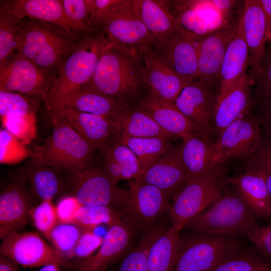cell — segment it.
I'll return each mask as SVG.
<instances>
[{
	"mask_svg": "<svg viewBox=\"0 0 271 271\" xmlns=\"http://www.w3.org/2000/svg\"><path fill=\"white\" fill-rule=\"evenodd\" d=\"M145 86V69L139 52L110 44L103 52L92 77L80 89L130 104Z\"/></svg>",
	"mask_w": 271,
	"mask_h": 271,
	"instance_id": "1",
	"label": "cell"
},
{
	"mask_svg": "<svg viewBox=\"0 0 271 271\" xmlns=\"http://www.w3.org/2000/svg\"><path fill=\"white\" fill-rule=\"evenodd\" d=\"M82 37L70 34L57 25L26 18L16 52L57 78Z\"/></svg>",
	"mask_w": 271,
	"mask_h": 271,
	"instance_id": "2",
	"label": "cell"
},
{
	"mask_svg": "<svg viewBox=\"0 0 271 271\" xmlns=\"http://www.w3.org/2000/svg\"><path fill=\"white\" fill-rule=\"evenodd\" d=\"M53 131L32 150L29 164L45 166L73 174L90 164L94 149L61 117L49 111Z\"/></svg>",
	"mask_w": 271,
	"mask_h": 271,
	"instance_id": "3",
	"label": "cell"
},
{
	"mask_svg": "<svg viewBox=\"0 0 271 271\" xmlns=\"http://www.w3.org/2000/svg\"><path fill=\"white\" fill-rule=\"evenodd\" d=\"M257 216L234 189L221 194L185 225L194 233L237 238L246 236L257 225Z\"/></svg>",
	"mask_w": 271,
	"mask_h": 271,
	"instance_id": "4",
	"label": "cell"
},
{
	"mask_svg": "<svg viewBox=\"0 0 271 271\" xmlns=\"http://www.w3.org/2000/svg\"><path fill=\"white\" fill-rule=\"evenodd\" d=\"M109 45L101 29L82 36L63 63L45 102L68 91L80 89L87 83L103 52Z\"/></svg>",
	"mask_w": 271,
	"mask_h": 271,
	"instance_id": "5",
	"label": "cell"
},
{
	"mask_svg": "<svg viewBox=\"0 0 271 271\" xmlns=\"http://www.w3.org/2000/svg\"><path fill=\"white\" fill-rule=\"evenodd\" d=\"M242 247L235 237L203 233L180 236L173 271H212Z\"/></svg>",
	"mask_w": 271,
	"mask_h": 271,
	"instance_id": "6",
	"label": "cell"
},
{
	"mask_svg": "<svg viewBox=\"0 0 271 271\" xmlns=\"http://www.w3.org/2000/svg\"><path fill=\"white\" fill-rule=\"evenodd\" d=\"M141 0H121L97 24L96 29L105 32L110 44L138 52L147 47L155 48V41L140 14Z\"/></svg>",
	"mask_w": 271,
	"mask_h": 271,
	"instance_id": "7",
	"label": "cell"
},
{
	"mask_svg": "<svg viewBox=\"0 0 271 271\" xmlns=\"http://www.w3.org/2000/svg\"><path fill=\"white\" fill-rule=\"evenodd\" d=\"M224 167L189 181L172 199L169 208L171 226L180 232L221 194Z\"/></svg>",
	"mask_w": 271,
	"mask_h": 271,
	"instance_id": "8",
	"label": "cell"
},
{
	"mask_svg": "<svg viewBox=\"0 0 271 271\" xmlns=\"http://www.w3.org/2000/svg\"><path fill=\"white\" fill-rule=\"evenodd\" d=\"M90 164L71 174L73 195L82 205L110 206L125 211L130 200V189L118 187L103 170Z\"/></svg>",
	"mask_w": 271,
	"mask_h": 271,
	"instance_id": "9",
	"label": "cell"
},
{
	"mask_svg": "<svg viewBox=\"0 0 271 271\" xmlns=\"http://www.w3.org/2000/svg\"><path fill=\"white\" fill-rule=\"evenodd\" d=\"M56 79L17 52L0 66L2 91L45 99Z\"/></svg>",
	"mask_w": 271,
	"mask_h": 271,
	"instance_id": "10",
	"label": "cell"
},
{
	"mask_svg": "<svg viewBox=\"0 0 271 271\" xmlns=\"http://www.w3.org/2000/svg\"><path fill=\"white\" fill-rule=\"evenodd\" d=\"M259 120L250 110L238 118L214 142L215 158L224 164L230 159L245 161L257 149L262 135Z\"/></svg>",
	"mask_w": 271,
	"mask_h": 271,
	"instance_id": "11",
	"label": "cell"
},
{
	"mask_svg": "<svg viewBox=\"0 0 271 271\" xmlns=\"http://www.w3.org/2000/svg\"><path fill=\"white\" fill-rule=\"evenodd\" d=\"M219 89V82L198 77L183 89L174 103L199 131L211 136Z\"/></svg>",
	"mask_w": 271,
	"mask_h": 271,
	"instance_id": "12",
	"label": "cell"
},
{
	"mask_svg": "<svg viewBox=\"0 0 271 271\" xmlns=\"http://www.w3.org/2000/svg\"><path fill=\"white\" fill-rule=\"evenodd\" d=\"M2 255L24 267H40L49 264L71 268L72 264L63 257L41 237L33 232L14 231L3 238Z\"/></svg>",
	"mask_w": 271,
	"mask_h": 271,
	"instance_id": "13",
	"label": "cell"
},
{
	"mask_svg": "<svg viewBox=\"0 0 271 271\" xmlns=\"http://www.w3.org/2000/svg\"><path fill=\"white\" fill-rule=\"evenodd\" d=\"M140 227L137 218L125 212L119 223L109 228L97 251L79 262L77 271H100L122 259L131 249L135 233Z\"/></svg>",
	"mask_w": 271,
	"mask_h": 271,
	"instance_id": "14",
	"label": "cell"
},
{
	"mask_svg": "<svg viewBox=\"0 0 271 271\" xmlns=\"http://www.w3.org/2000/svg\"><path fill=\"white\" fill-rule=\"evenodd\" d=\"M32 194L21 171L13 174L0 195V237L18 231L27 223Z\"/></svg>",
	"mask_w": 271,
	"mask_h": 271,
	"instance_id": "15",
	"label": "cell"
},
{
	"mask_svg": "<svg viewBox=\"0 0 271 271\" xmlns=\"http://www.w3.org/2000/svg\"><path fill=\"white\" fill-rule=\"evenodd\" d=\"M139 53L149 91L162 99L174 102L183 89L192 80L179 75L166 65L154 47H145Z\"/></svg>",
	"mask_w": 271,
	"mask_h": 271,
	"instance_id": "16",
	"label": "cell"
},
{
	"mask_svg": "<svg viewBox=\"0 0 271 271\" xmlns=\"http://www.w3.org/2000/svg\"><path fill=\"white\" fill-rule=\"evenodd\" d=\"M48 111L63 118L95 151H102L110 145L111 137L117 133L112 120L105 116L69 107L54 108Z\"/></svg>",
	"mask_w": 271,
	"mask_h": 271,
	"instance_id": "17",
	"label": "cell"
},
{
	"mask_svg": "<svg viewBox=\"0 0 271 271\" xmlns=\"http://www.w3.org/2000/svg\"><path fill=\"white\" fill-rule=\"evenodd\" d=\"M210 135L194 131L184 138L181 158L185 173V184L199 176L224 167L215 158L214 142Z\"/></svg>",
	"mask_w": 271,
	"mask_h": 271,
	"instance_id": "18",
	"label": "cell"
},
{
	"mask_svg": "<svg viewBox=\"0 0 271 271\" xmlns=\"http://www.w3.org/2000/svg\"><path fill=\"white\" fill-rule=\"evenodd\" d=\"M251 85L249 75L246 74L218 96L212 124V132L217 137L229 125L250 110L253 103Z\"/></svg>",
	"mask_w": 271,
	"mask_h": 271,
	"instance_id": "19",
	"label": "cell"
},
{
	"mask_svg": "<svg viewBox=\"0 0 271 271\" xmlns=\"http://www.w3.org/2000/svg\"><path fill=\"white\" fill-rule=\"evenodd\" d=\"M243 29L249 51L248 75L254 84L259 73L266 43L265 16L258 0L243 1Z\"/></svg>",
	"mask_w": 271,
	"mask_h": 271,
	"instance_id": "20",
	"label": "cell"
},
{
	"mask_svg": "<svg viewBox=\"0 0 271 271\" xmlns=\"http://www.w3.org/2000/svg\"><path fill=\"white\" fill-rule=\"evenodd\" d=\"M180 146L175 147L142 172L134 181L154 186L162 191L169 200L172 199L185 182Z\"/></svg>",
	"mask_w": 271,
	"mask_h": 271,
	"instance_id": "21",
	"label": "cell"
},
{
	"mask_svg": "<svg viewBox=\"0 0 271 271\" xmlns=\"http://www.w3.org/2000/svg\"><path fill=\"white\" fill-rule=\"evenodd\" d=\"M45 103L48 109L69 107L109 118L124 107L131 105L117 98L81 89L68 91Z\"/></svg>",
	"mask_w": 271,
	"mask_h": 271,
	"instance_id": "22",
	"label": "cell"
},
{
	"mask_svg": "<svg viewBox=\"0 0 271 271\" xmlns=\"http://www.w3.org/2000/svg\"><path fill=\"white\" fill-rule=\"evenodd\" d=\"M238 23V22L233 27L219 29L197 40L199 77L220 83V72L223 58L235 33Z\"/></svg>",
	"mask_w": 271,
	"mask_h": 271,
	"instance_id": "23",
	"label": "cell"
},
{
	"mask_svg": "<svg viewBox=\"0 0 271 271\" xmlns=\"http://www.w3.org/2000/svg\"><path fill=\"white\" fill-rule=\"evenodd\" d=\"M155 49L164 63L179 75L191 80L199 77L197 40L187 32Z\"/></svg>",
	"mask_w": 271,
	"mask_h": 271,
	"instance_id": "24",
	"label": "cell"
},
{
	"mask_svg": "<svg viewBox=\"0 0 271 271\" xmlns=\"http://www.w3.org/2000/svg\"><path fill=\"white\" fill-rule=\"evenodd\" d=\"M131 197L125 210L134 215L146 231L155 224L156 219L169 209V199L157 187L130 181Z\"/></svg>",
	"mask_w": 271,
	"mask_h": 271,
	"instance_id": "25",
	"label": "cell"
},
{
	"mask_svg": "<svg viewBox=\"0 0 271 271\" xmlns=\"http://www.w3.org/2000/svg\"><path fill=\"white\" fill-rule=\"evenodd\" d=\"M0 13L51 23L70 34L81 37L76 33L65 16L61 0H1Z\"/></svg>",
	"mask_w": 271,
	"mask_h": 271,
	"instance_id": "26",
	"label": "cell"
},
{
	"mask_svg": "<svg viewBox=\"0 0 271 271\" xmlns=\"http://www.w3.org/2000/svg\"><path fill=\"white\" fill-rule=\"evenodd\" d=\"M135 106L151 117L163 130L173 137L183 139L199 130L174 102L162 99L150 91Z\"/></svg>",
	"mask_w": 271,
	"mask_h": 271,
	"instance_id": "27",
	"label": "cell"
},
{
	"mask_svg": "<svg viewBox=\"0 0 271 271\" xmlns=\"http://www.w3.org/2000/svg\"><path fill=\"white\" fill-rule=\"evenodd\" d=\"M142 20L158 48L186 32L171 11L168 1L141 0Z\"/></svg>",
	"mask_w": 271,
	"mask_h": 271,
	"instance_id": "28",
	"label": "cell"
},
{
	"mask_svg": "<svg viewBox=\"0 0 271 271\" xmlns=\"http://www.w3.org/2000/svg\"><path fill=\"white\" fill-rule=\"evenodd\" d=\"M257 217L271 218V198L264 178L248 171L226 179Z\"/></svg>",
	"mask_w": 271,
	"mask_h": 271,
	"instance_id": "29",
	"label": "cell"
},
{
	"mask_svg": "<svg viewBox=\"0 0 271 271\" xmlns=\"http://www.w3.org/2000/svg\"><path fill=\"white\" fill-rule=\"evenodd\" d=\"M249 60V51L244 35L241 14L236 31L227 48L221 65L219 95L224 93L246 74Z\"/></svg>",
	"mask_w": 271,
	"mask_h": 271,
	"instance_id": "30",
	"label": "cell"
},
{
	"mask_svg": "<svg viewBox=\"0 0 271 271\" xmlns=\"http://www.w3.org/2000/svg\"><path fill=\"white\" fill-rule=\"evenodd\" d=\"M117 133L135 138L174 137L163 130L149 115L136 106H126L110 118Z\"/></svg>",
	"mask_w": 271,
	"mask_h": 271,
	"instance_id": "31",
	"label": "cell"
},
{
	"mask_svg": "<svg viewBox=\"0 0 271 271\" xmlns=\"http://www.w3.org/2000/svg\"><path fill=\"white\" fill-rule=\"evenodd\" d=\"M33 196L41 200H51L61 191V171L42 165L28 164L21 171Z\"/></svg>",
	"mask_w": 271,
	"mask_h": 271,
	"instance_id": "32",
	"label": "cell"
},
{
	"mask_svg": "<svg viewBox=\"0 0 271 271\" xmlns=\"http://www.w3.org/2000/svg\"><path fill=\"white\" fill-rule=\"evenodd\" d=\"M179 233L171 225L162 231L150 249L147 271H173L177 257Z\"/></svg>",
	"mask_w": 271,
	"mask_h": 271,
	"instance_id": "33",
	"label": "cell"
},
{
	"mask_svg": "<svg viewBox=\"0 0 271 271\" xmlns=\"http://www.w3.org/2000/svg\"><path fill=\"white\" fill-rule=\"evenodd\" d=\"M114 140L126 146L134 153L142 172L175 148L168 139L160 137L135 138L117 133Z\"/></svg>",
	"mask_w": 271,
	"mask_h": 271,
	"instance_id": "34",
	"label": "cell"
},
{
	"mask_svg": "<svg viewBox=\"0 0 271 271\" xmlns=\"http://www.w3.org/2000/svg\"><path fill=\"white\" fill-rule=\"evenodd\" d=\"M125 213L123 210L118 211L110 206L82 205L74 224L82 229L91 230L101 224L110 228L119 223Z\"/></svg>",
	"mask_w": 271,
	"mask_h": 271,
	"instance_id": "35",
	"label": "cell"
},
{
	"mask_svg": "<svg viewBox=\"0 0 271 271\" xmlns=\"http://www.w3.org/2000/svg\"><path fill=\"white\" fill-rule=\"evenodd\" d=\"M212 271H271V257L242 247Z\"/></svg>",
	"mask_w": 271,
	"mask_h": 271,
	"instance_id": "36",
	"label": "cell"
},
{
	"mask_svg": "<svg viewBox=\"0 0 271 271\" xmlns=\"http://www.w3.org/2000/svg\"><path fill=\"white\" fill-rule=\"evenodd\" d=\"M165 228L163 224H155L144 231L139 243L122 259L117 271H147L148 254L151 247Z\"/></svg>",
	"mask_w": 271,
	"mask_h": 271,
	"instance_id": "37",
	"label": "cell"
},
{
	"mask_svg": "<svg viewBox=\"0 0 271 271\" xmlns=\"http://www.w3.org/2000/svg\"><path fill=\"white\" fill-rule=\"evenodd\" d=\"M43 96L29 97L21 94L0 90L1 117L22 116L36 114Z\"/></svg>",
	"mask_w": 271,
	"mask_h": 271,
	"instance_id": "38",
	"label": "cell"
},
{
	"mask_svg": "<svg viewBox=\"0 0 271 271\" xmlns=\"http://www.w3.org/2000/svg\"><path fill=\"white\" fill-rule=\"evenodd\" d=\"M23 19L11 14L0 13V66L17 50Z\"/></svg>",
	"mask_w": 271,
	"mask_h": 271,
	"instance_id": "39",
	"label": "cell"
},
{
	"mask_svg": "<svg viewBox=\"0 0 271 271\" xmlns=\"http://www.w3.org/2000/svg\"><path fill=\"white\" fill-rule=\"evenodd\" d=\"M83 229L73 224L58 223L44 236L54 249L66 259L72 258L73 249Z\"/></svg>",
	"mask_w": 271,
	"mask_h": 271,
	"instance_id": "40",
	"label": "cell"
},
{
	"mask_svg": "<svg viewBox=\"0 0 271 271\" xmlns=\"http://www.w3.org/2000/svg\"><path fill=\"white\" fill-rule=\"evenodd\" d=\"M61 1L65 16L78 36L94 31L91 23V0Z\"/></svg>",
	"mask_w": 271,
	"mask_h": 271,
	"instance_id": "41",
	"label": "cell"
},
{
	"mask_svg": "<svg viewBox=\"0 0 271 271\" xmlns=\"http://www.w3.org/2000/svg\"><path fill=\"white\" fill-rule=\"evenodd\" d=\"M36 114L22 116L1 117L2 126L24 146L36 138Z\"/></svg>",
	"mask_w": 271,
	"mask_h": 271,
	"instance_id": "42",
	"label": "cell"
},
{
	"mask_svg": "<svg viewBox=\"0 0 271 271\" xmlns=\"http://www.w3.org/2000/svg\"><path fill=\"white\" fill-rule=\"evenodd\" d=\"M32 150L4 128L0 130V163L16 165L31 157Z\"/></svg>",
	"mask_w": 271,
	"mask_h": 271,
	"instance_id": "43",
	"label": "cell"
},
{
	"mask_svg": "<svg viewBox=\"0 0 271 271\" xmlns=\"http://www.w3.org/2000/svg\"><path fill=\"white\" fill-rule=\"evenodd\" d=\"M112 143L113 155L121 169L122 180H136L142 172L138 158L126 146L115 140Z\"/></svg>",
	"mask_w": 271,
	"mask_h": 271,
	"instance_id": "44",
	"label": "cell"
},
{
	"mask_svg": "<svg viewBox=\"0 0 271 271\" xmlns=\"http://www.w3.org/2000/svg\"><path fill=\"white\" fill-rule=\"evenodd\" d=\"M254 85L253 102L271 100V42L266 43L260 69Z\"/></svg>",
	"mask_w": 271,
	"mask_h": 271,
	"instance_id": "45",
	"label": "cell"
},
{
	"mask_svg": "<svg viewBox=\"0 0 271 271\" xmlns=\"http://www.w3.org/2000/svg\"><path fill=\"white\" fill-rule=\"evenodd\" d=\"M29 216L35 227L44 235L59 223L56 206L51 200H43L38 205L31 208Z\"/></svg>",
	"mask_w": 271,
	"mask_h": 271,
	"instance_id": "46",
	"label": "cell"
},
{
	"mask_svg": "<svg viewBox=\"0 0 271 271\" xmlns=\"http://www.w3.org/2000/svg\"><path fill=\"white\" fill-rule=\"evenodd\" d=\"M244 161L245 171L271 172V137L262 135L257 149Z\"/></svg>",
	"mask_w": 271,
	"mask_h": 271,
	"instance_id": "47",
	"label": "cell"
},
{
	"mask_svg": "<svg viewBox=\"0 0 271 271\" xmlns=\"http://www.w3.org/2000/svg\"><path fill=\"white\" fill-rule=\"evenodd\" d=\"M103 237L96 235L93 230L83 229L72 252V257L81 259L93 255L102 243Z\"/></svg>",
	"mask_w": 271,
	"mask_h": 271,
	"instance_id": "48",
	"label": "cell"
},
{
	"mask_svg": "<svg viewBox=\"0 0 271 271\" xmlns=\"http://www.w3.org/2000/svg\"><path fill=\"white\" fill-rule=\"evenodd\" d=\"M82 205L74 195L63 197L56 206L58 222L74 224L76 215Z\"/></svg>",
	"mask_w": 271,
	"mask_h": 271,
	"instance_id": "49",
	"label": "cell"
},
{
	"mask_svg": "<svg viewBox=\"0 0 271 271\" xmlns=\"http://www.w3.org/2000/svg\"><path fill=\"white\" fill-rule=\"evenodd\" d=\"M256 249L271 257V225H257L247 235Z\"/></svg>",
	"mask_w": 271,
	"mask_h": 271,
	"instance_id": "50",
	"label": "cell"
},
{
	"mask_svg": "<svg viewBox=\"0 0 271 271\" xmlns=\"http://www.w3.org/2000/svg\"><path fill=\"white\" fill-rule=\"evenodd\" d=\"M100 152L103 156L102 170L111 180L117 185L120 181L122 180L121 169L113 155L111 146L107 145Z\"/></svg>",
	"mask_w": 271,
	"mask_h": 271,
	"instance_id": "51",
	"label": "cell"
},
{
	"mask_svg": "<svg viewBox=\"0 0 271 271\" xmlns=\"http://www.w3.org/2000/svg\"><path fill=\"white\" fill-rule=\"evenodd\" d=\"M121 0H91V23L93 30L100 20Z\"/></svg>",
	"mask_w": 271,
	"mask_h": 271,
	"instance_id": "52",
	"label": "cell"
},
{
	"mask_svg": "<svg viewBox=\"0 0 271 271\" xmlns=\"http://www.w3.org/2000/svg\"><path fill=\"white\" fill-rule=\"evenodd\" d=\"M259 111L256 115L259 120L263 136L271 137V100L258 102Z\"/></svg>",
	"mask_w": 271,
	"mask_h": 271,
	"instance_id": "53",
	"label": "cell"
},
{
	"mask_svg": "<svg viewBox=\"0 0 271 271\" xmlns=\"http://www.w3.org/2000/svg\"><path fill=\"white\" fill-rule=\"evenodd\" d=\"M263 12L266 23V43L271 42V0H258Z\"/></svg>",
	"mask_w": 271,
	"mask_h": 271,
	"instance_id": "54",
	"label": "cell"
},
{
	"mask_svg": "<svg viewBox=\"0 0 271 271\" xmlns=\"http://www.w3.org/2000/svg\"><path fill=\"white\" fill-rule=\"evenodd\" d=\"M0 271H20L18 264L8 257L1 254Z\"/></svg>",
	"mask_w": 271,
	"mask_h": 271,
	"instance_id": "55",
	"label": "cell"
},
{
	"mask_svg": "<svg viewBox=\"0 0 271 271\" xmlns=\"http://www.w3.org/2000/svg\"><path fill=\"white\" fill-rule=\"evenodd\" d=\"M37 271H61L60 266L56 264H49L41 266Z\"/></svg>",
	"mask_w": 271,
	"mask_h": 271,
	"instance_id": "56",
	"label": "cell"
},
{
	"mask_svg": "<svg viewBox=\"0 0 271 271\" xmlns=\"http://www.w3.org/2000/svg\"><path fill=\"white\" fill-rule=\"evenodd\" d=\"M256 173L261 175L264 178L271 198V172Z\"/></svg>",
	"mask_w": 271,
	"mask_h": 271,
	"instance_id": "57",
	"label": "cell"
},
{
	"mask_svg": "<svg viewBox=\"0 0 271 271\" xmlns=\"http://www.w3.org/2000/svg\"><path fill=\"white\" fill-rule=\"evenodd\" d=\"M106 270H107V268H104L102 269L101 270H100V271H106Z\"/></svg>",
	"mask_w": 271,
	"mask_h": 271,
	"instance_id": "58",
	"label": "cell"
}]
</instances>
